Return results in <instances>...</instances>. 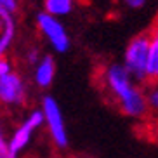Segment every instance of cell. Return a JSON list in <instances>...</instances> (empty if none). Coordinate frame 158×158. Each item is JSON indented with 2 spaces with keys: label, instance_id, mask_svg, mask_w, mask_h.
Returning a JSON list of instances; mask_svg holds the SVG:
<instances>
[{
  "label": "cell",
  "instance_id": "8992f818",
  "mask_svg": "<svg viewBox=\"0 0 158 158\" xmlns=\"http://www.w3.org/2000/svg\"><path fill=\"white\" fill-rule=\"evenodd\" d=\"M28 82L18 70H10L0 75V99L5 106H24L28 101Z\"/></svg>",
  "mask_w": 158,
  "mask_h": 158
},
{
  "label": "cell",
  "instance_id": "7c38bea8",
  "mask_svg": "<svg viewBox=\"0 0 158 158\" xmlns=\"http://www.w3.org/2000/svg\"><path fill=\"white\" fill-rule=\"evenodd\" d=\"M42 56H44V54L38 51L37 47H30L28 51H26V54H24V61H26V63H28V64L33 68L38 61L42 59Z\"/></svg>",
  "mask_w": 158,
  "mask_h": 158
},
{
  "label": "cell",
  "instance_id": "8fae6325",
  "mask_svg": "<svg viewBox=\"0 0 158 158\" xmlns=\"http://www.w3.org/2000/svg\"><path fill=\"white\" fill-rule=\"evenodd\" d=\"M146 94H148V106L149 113H153L158 116V82H151L146 87Z\"/></svg>",
  "mask_w": 158,
  "mask_h": 158
},
{
  "label": "cell",
  "instance_id": "ba28073f",
  "mask_svg": "<svg viewBox=\"0 0 158 158\" xmlns=\"http://www.w3.org/2000/svg\"><path fill=\"white\" fill-rule=\"evenodd\" d=\"M18 38V23L16 16L0 10V54L7 56L9 49H12Z\"/></svg>",
  "mask_w": 158,
  "mask_h": 158
},
{
  "label": "cell",
  "instance_id": "4fadbf2b",
  "mask_svg": "<svg viewBox=\"0 0 158 158\" xmlns=\"http://www.w3.org/2000/svg\"><path fill=\"white\" fill-rule=\"evenodd\" d=\"M0 10L16 16L19 10V0H0Z\"/></svg>",
  "mask_w": 158,
  "mask_h": 158
},
{
  "label": "cell",
  "instance_id": "52a82bcc",
  "mask_svg": "<svg viewBox=\"0 0 158 158\" xmlns=\"http://www.w3.org/2000/svg\"><path fill=\"white\" fill-rule=\"evenodd\" d=\"M54 78H56V61L51 54H44L42 59L31 68L33 84H35V87L45 90L52 85Z\"/></svg>",
  "mask_w": 158,
  "mask_h": 158
},
{
  "label": "cell",
  "instance_id": "5bb4252c",
  "mask_svg": "<svg viewBox=\"0 0 158 158\" xmlns=\"http://www.w3.org/2000/svg\"><path fill=\"white\" fill-rule=\"evenodd\" d=\"M118 2L123 4L127 9H130V10H139L146 5V0H118Z\"/></svg>",
  "mask_w": 158,
  "mask_h": 158
},
{
  "label": "cell",
  "instance_id": "5b68a950",
  "mask_svg": "<svg viewBox=\"0 0 158 158\" xmlns=\"http://www.w3.org/2000/svg\"><path fill=\"white\" fill-rule=\"evenodd\" d=\"M35 24L40 33V37L45 40V44L57 54H64L71 47V37L66 26L59 18L47 14L45 10L38 12L35 18Z\"/></svg>",
  "mask_w": 158,
  "mask_h": 158
},
{
  "label": "cell",
  "instance_id": "7a4b0ae2",
  "mask_svg": "<svg viewBox=\"0 0 158 158\" xmlns=\"http://www.w3.org/2000/svg\"><path fill=\"white\" fill-rule=\"evenodd\" d=\"M45 123L44 111L40 108H35L23 118V122L12 130L9 137L2 135L0 139V156L5 158H19L30 148L33 135L38 129H42Z\"/></svg>",
  "mask_w": 158,
  "mask_h": 158
},
{
  "label": "cell",
  "instance_id": "6da1fadb",
  "mask_svg": "<svg viewBox=\"0 0 158 158\" xmlns=\"http://www.w3.org/2000/svg\"><path fill=\"white\" fill-rule=\"evenodd\" d=\"M99 85L106 98L125 116L141 120L149 113L148 94L141 82L132 78L122 63H108L99 70Z\"/></svg>",
  "mask_w": 158,
  "mask_h": 158
},
{
  "label": "cell",
  "instance_id": "3957f363",
  "mask_svg": "<svg viewBox=\"0 0 158 158\" xmlns=\"http://www.w3.org/2000/svg\"><path fill=\"white\" fill-rule=\"evenodd\" d=\"M122 64L132 75V78L141 84H149L148 64H149V33L135 35L123 51Z\"/></svg>",
  "mask_w": 158,
  "mask_h": 158
},
{
  "label": "cell",
  "instance_id": "30bf717a",
  "mask_svg": "<svg viewBox=\"0 0 158 158\" xmlns=\"http://www.w3.org/2000/svg\"><path fill=\"white\" fill-rule=\"evenodd\" d=\"M77 7V0H44V10L56 18H66Z\"/></svg>",
  "mask_w": 158,
  "mask_h": 158
},
{
  "label": "cell",
  "instance_id": "277c9868",
  "mask_svg": "<svg viewBox=\"0 0 158 158\" xmlns=\"http://www.w3.org/2000/svg\"><path fill=\"white\" fill-rule=\"evenodd\" d=\"M40 110L44 111V118H45L44 127L47 129L51 143L57 149H66L70 144V135H68L66 122L57 99L51 94H45L42 98V102H40Z\"/></svg>",
  "mask_w": 158,
  "mask_h": 158
},
{
  "label": "cell",
  "instance_id": "9a60e30c",
  "mask_svg": "<svg viewBox=\"0 0 158 158\" xmlns=\"http://www.w3.org/2000/svg\"><path fill=\"white\" fill-rule=\"evenodd\" d=\"M156 24H158V14H156Z\"/></svg>",
  "mask_w": 158,
  "mask_h": 158
},
{
  "label": "cell",
  "instance_id": "9c48e42d",
  "mask_svg": "<svg viewBox=\"0 0 158 158\" xmlns=\"http://www.w3.org/2000/svg\"><path fill=\"white\" fill-rule=\"evenodd\" d=\"M148 80L158 82V24L149 31V64H148Z\"/></svg>",
  "mask_w": 158,
  "mask_h": 158
}]
</instances>
